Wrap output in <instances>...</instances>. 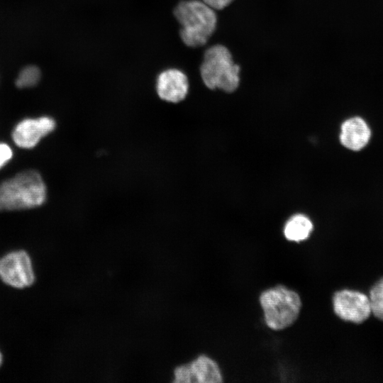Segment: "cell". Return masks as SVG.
Here are the masks:
<instances>
[{"label": "cell", "instance_id": "obj_1", "mask_svg": "<svg viewBox=\"0 0 383 383\" xmlns=\"http://www.w3.org/2000/svg\"><path fill=\"white\" fill-rule=\"evenodd\" d=\"M47 189L40 174L22 171L0 184V211H19L41 206Z\"/></svg>", "mask_w": 383, "mask_h": 383}, {"label": "cell", "instance_id": "obj_2", "mask_svg": "<svg viewBox=\"0 0 383 383\" xmlns=\"http://www.w3.org/2000/svg\"><path fill=\"white\" fill-rule=\"evenodd\" d=\"M179 24V35L188 47L204 45L216 29L215 10L201 0H183L174 9Z\"/></svg>", "mask_w": 383, "mask_h": 383}, {"label": "cell", "instance_id": "obj_3", "mask_svg": "<svg viewBox=\"0 0 383 383\" xmlns=\"http://www.w3.org/2000/svg\"><path fill=\"white\" fill-rule=\"evenodd\" d=\"M258 302L266 326L274 331L292 326L300 316L303 305L300 294L282 284L263 290Z\"/></svg>", "mask_w": 383, "mask_h": 383}, {"label": "cell", "instance_id": "obj_4", "mask_svg": "<svg viewBox=\"0 0 383 383\" xmlns=\"http://www.w3.org/2000/svg\"><path fill=\"white\" fill-rule=\"evenodd\" d=\"M199 70L204 84L210 89L231 93L239 86L240 66L223 45H213L205 50Z\"/></svg>", "mask_w": 383, "mask_h": 383}, {"label": "cell", "instance_id": "obj_5", "mask_svg": "<svg viewBox=\"0 0 383 383\" xmlns=\"http://www.w3.org/2000/svg\"><path fill=\"white\" fill-rule=\"evenodd\" d=\"M331 303L334 313L346 322L359 324L372 314L368 295L358 290L340 289L333 294Z\"/></svg>", "mask_w": 383, "mask_h": 383}, {"label": "cell", "instance_id": "obj_6", "mask_svg": "<svg viewBox=\"0 0 383 383\" xmlns=\"http://www.w3.org/2000/svg\"><path fill=\"white\" fill-rule=\"evenodd\" d=\"M374 138V129L370 120L364 115L355 113L341 122L338 140L340 145L353 154L361 153L370 145Z\"/></svg>", "mask_w": 383, "mask_h": 383}, {"label": "cell", "instance_id": "obj_7", "mask_svg": "<svg viewBox=\"0 0 383 383\" xmlns=\"http://www.w3.org/2000/svg\"><path fill=\"white\" fill-rule=\"evenodd\" d=\"M0 278L6 284L24 288L35 281L32 262L24 250L9 252L0 259Z\"/></svg>", "mask_w": 383, "mask_h": 383}, {"label": "cell", "instance_id": "obj_8", "mask_svg": "<svg viewBox=\"0 0 383 383\" xmlns=\"http://www.w3.org/2000/svg\"><path fill=\"white\" fill-rule=\"evenodd\" d=\"M55 126V120L48 116L26 118L15 126L12 138L17 146L25 149L32 148L43 138L52 132Z\"/></svg>", "mask_w": 383, "mask_h": 383}, {"label": "cell", "instance_id": "obj_9", "mask_svg": "<svg viewBox=\"0 0 383 383\" xmlns=\"http://www.w3.org/2000/svg\"><path fill=\"white\" fill-rule=\"evenodd\" d=\"M187 74L177 68L162 71L156 79L155 89L159 98L166 102L177 104L183 101L189 92Z\"/></svg>", "mask_w": 383, "mask_h": 383}, {"label": "cell", "instance_id": "obj_10", "mask_svg": "<svg viewBox=\"0 0 383 383\" xmlns=\"http://www.w3.org/2000/svg\"><path fill=\"white\" fill-rule=\"evenodd\" d=\"M313 228L312 221L306 216L299 213L286 222L283 233L288 241L299 243L309 238Z\"/></svg>", "mask_w": 383, "mask_h": 383}, {"label": "cell", "instance_id": "obj_11", "mask_svg": "<svg viewBox=\"0 0 383 383\" xmlns=\"http://www.w3.org/2000/svg\"><path fill=\"white\" fill-rule=\"evenodd\" d=\"M192 366L194 370L199 382L219 383L223 382L221 370L216 361L202 356L194 361Z\"/></svg>", "mask_w": 383, "mask_h": 383}, {"label": "cell", "instance_id": "obj_12", "mask_svg": "<svg viewBox=\"0 0 383 383\" xmlns=\"http://www.w3.org/2000/svg\"><path fill=\"white\" fill-rule=\"evenodd\" d=\"M372 313L383 321V277L370 288L368 294Z\"/></svg>", "mask_w": 383, "mask_h": 383}, {"label": "cell", "instance_id": "obj_13", "mask_svg": "<svg viewBox=\"0 0 383 383\" xmlns=\"http://www.w3.org/2000/svg\"><path fill=\"white\" fill-rule=\"evenodd\" d=\"M40 79V70L36 66L29 65L19 72L16 84L19 88H29L36 85Z\"/></svg>", "mask_w": 383, "mask_h": 383}, {"label": "cell", "instance_id": "obj_14", "mask_svg": "<svg viewBox=\"0 0 383 383\" xmlns=\"http://www.w3.org/2000/svg\"><path fill=\"white\" fill-rule=\"evenodd\" d=\"M177 381L182 382H199L197 375L192 365L182 367L177 374Z\"/></svg>", "mask_w": 383, "mask_h": 383}, {"label": "cell", "instance_id": "obj_15", "mask_svg": "<svg viewBox=\"0 0 383 383\" xmlns=\"http://www.w3.org/2000/svg\"><path fill=\"white\" fill-rule=\"evenodd\" d=\"M13 156L11 147L4 143H0V169L3 167Z\"/></svg>", "mask_w": 383, "mask_h": 383}, {"label": "cell", "instance_id": "obj_16", "mask_svg": "<svg viewBox=\"0 0 383 383\" xmlns=\"http://www.w3.org/2000/svg\"><path fill=\"white\" fill-rule=\"evenodd\" d=\"M214 10H221L229 6L234 0H201Z\"/></svg>", "mask_w": 383, "mask_h": 383}, {"label": "cell", "instance_id": "obj_17", "mask_svg": "<svg viewBox=\"0 0 383 383\" xmlns=\"http://www.w3.org/2000/svg\"><path fill=\"white\" fill-rule=\"evenodd\" d=\"M1 361H2V357H1V354L0 353V365H1Z\"/></svg>", "mask_w": 383, "mask_h": 383}]
</instances>
